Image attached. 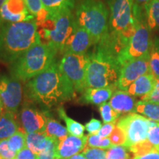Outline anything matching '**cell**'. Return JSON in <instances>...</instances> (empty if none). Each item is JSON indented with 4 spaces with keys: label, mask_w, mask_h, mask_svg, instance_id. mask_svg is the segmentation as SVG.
<instances>
[{
    "label": "cell",
    "mask_w": 159,
    "mask_h": 159,
    "mask_svg": "<svg viewBox=\"0 0 159 159\" xmlns=\"http://www.w3.org/2000/svg\"><path fill=\"white\" fill-rule=\"evenodd\" d=\"M136 100L126 91L118 90L113 94L109 104L119 114L136 112Z\"/></svg>",
    "instance_id": "e0dca14e"
},
{
    "label": "cell",
    "mask_w": 159,
    "mask_h": 159,
    "mask_svg": "<svg viewBox=\"0 0 159 159\" xmlns=\"http://www.w3.org/2000/svg\"><path fill=\"white\" fill-rule=\"evenodd\" d=\"M41 2L48 14V19L56 16L66 10L72 11L75 0H41Z\"/></svg>",
    "instance_id": "44dd1931"
},
{
    "label": "cell",
    "mask_w": 159,
    "mask_h": 159,
    "mask_svg": "<svg viewBox=\"0 0 159 159\" xmlns=\"http://www.w3.org/2000/svg\"><path fill=\"white\" fill-rule=\"evenodd\" d=\"M0 98L5 111L16 114L23 99L21 82L11 76H0Z\"/></svg>",
    "instance_id": "4fadbf2b"
},
{
    "label": "cell",
    "mask_w": 159,
    "mask_h": 159,
    "mask_svg": "<svg viewBox=\"0 0 159 159\" xmlns=\"http://www.w3.org/2000/svg\"><path fill=\"white\" fill-rule=\"evenodd\" d=\"M68 159H86V158H85V157L83 156L82 153H78V154L75 155V156H71V158H69Z\"/></svg>",
    "instance_id": "f6af8a7d"
},
{
    "label": "cell",
    "mask_w": 159,
    "mask_h": 159,
    "mask_svg": "<svg viewBox=\"0 0 159 159\" xmlns=\"http://www.w3.org/2000/svg\"><path fill=\"white\" fill-rule=\"evenodd\" d=\"M40 41L35 19L2 23L0 30V60L11 64Z\"/></svg>",
    "instance_id": "7a4b0ae2"
},
{
    "label": "cell",
    "mask_w": 159,
    "mask_h": 159,
    "mask_svg": "<svg viewBox=\"0 0 159 159\" xmlns=\"http://www.w3.org/2000/svg\"><path fill=\"white\" fill-rule=\"evenodd\" d=\"M87 136L77 137L68 135L64 139L59 142L57 148V159L69 158L78 154L86 148Z\"/></svg>",
    "instance_id": "2e32d148"
},
{
    "label": "cell",
    "mask_w": 159,
    "mask_h": 159,
    "mask_svg": "<svg viewBox=\"0 0 159 159\" xmlns=\"http://www.w3.org/2000/svg\"><path fill=\"white\" fill-rule=\"evenodd\" d=\"M44 133H33L26 134V145L30 150L39 154L47 148L53 140Z\"/></svg>",
    "instance_id": "7402d4cb"
},
{
    "label": "cell",
    "mask_w": 159,
    "mask_h": 159,
    "mask_svg": "<svg viewBox=\"0 0 159 159\" xmlns=\"http://www.w3.org/2000/svg\"><path fill=\"white\" fill-rule=\"evenodd\" d=\"M17 153L10 148L7 139L0 140V157L2 159H16Z\"/></svg>",
    "instance_id": "8d00e7d4"
},
{
    "label": "cell",
    "mask_w": 159,
    "mask_h": 159,
    "mask_svg": "<svg viewBox=\"0 0 159 159\" xmlns=\"http://www.w3.org/2000/svg\"><path fill=\"white\" fill-rule=\"evenodd\" d=\"M116 125V122H111V123H105L102 126V128L99 129V130L97 133V135L102 138H108L113 132L114 129Z\"/></svg>",
    "instance_id": "60d3db41"
},
{
    "label": "cell",
    "mask_w": 159,
    "mask_h": 159,
    "mask_svg": "<svg viewBox=\"0 0 159 159\" xmlns=\"http://www.w3.org/2000/svg\"><path fill=\"white\" fill-rule=\"evenodd\" d=\"M3 103H2V101L1 98H0V116H1L3 112Z\"/></svg>",
    "instance_id": "bcb514c9"
},
{
    "label": "cell",
    "mask_w": 159,
    "mask_h": 159,
    "mask_svg": "<svg viewBox=\"0 0 159 159\" xmlns=\"http://www.w3.org/2000/svg\"><path fill=\"white\" fill-rule=\"evenodd\" d=\"M156 150H158V152H159V145H158V146H157V147H156Z\"/></svg>",
    "instance_id": "681fc988"
},
{
    "label": "cell",
    "mask_w": 159,
    "mask_h": 159,
    "mask_svg": "<svg viewBox=\"0 0 159 159\" xmlns=\"http://www.w3.org/2000/svg\"><path fill=\"white\" fill-rule=\"evenodd\" d=\"M150 72L159 79V38L152 40L150 50Z\"/></svg>",
    "instance_id": "83f0119b"
},
{
    "label": "cell",
    "mask_w": 159,
    "mask_h": 159,
    "mask_svg": "<svg viewBox=\"0 0 159 159\" xmlns=\"http://www.w3.org/2000/svg\"><path fill=\"white\" fill-rule=\"evenodd\" d=\"M108 138L114 146H124L126 142V136L124 131L116 125Z\"/></svg>",
    "instance_id": "d590c367"
},
{
    "label": "cell",
    "mask_w": 159,
    "mask_h": 159,
    "mask_svg": "<svg viewBox=\"0 0 159 159\" xmlns=\"http://www.w3.org/2000/svg\"><path fill=\"white\" fill-rule=\"evenodd\" d=\"M59 159H67V158H59Z\"/></svg>",
    "instance_id": "f907efd6"
},
{
    "label": "cell",
    "mask_w": 159,
    "mask_h": 159,
    "mask_svg": "<svg viewBox=\"0 0 159 159\" xmlns=\"http://www.w3.org/2000/svg\"><path fill=\"white\" fill-rule=\"evenodd\" d=\"M128 151L125 146H113L107 150L106 159H131Z\"/></svg>",
    "instance_id": "d6a6232c"
},
{
    "label": "cell",
    "mask_w": 159,
    "mask_h": 159,
    "mask_svg": "<svg viewBox=\"0 0 159 159\" xmlns=\"http://www.w3.org/2000/svg\"><path fill=\"white\" fill-rule=\"evenodd\" d=\"M89 55L65 54L58 63L59 69L74 86L75 91L83 93L87 89L86 71Z\"/></svg>",
    "instance_id": "9c48e42d"
},
{
    "label": "cell",
    "mask_w": 159,
    "mask_h": 159,
    "mask_svg": "<svg viewBox=\"0 0 159 159\" xmlns=\"http://www.w3.org/2000/svg\"><path fill=\"white\" fill-rule=\"evenodd\" d=\"M44 134L47 136L56 139L59 142L62 141L69 135L66 128L50 116H49L47 119Z\"/></svg>",
    "instance_id": "cb8c5ba5"
},
{
    "label": "cell",
    "mask_w": 159,
    "mask_h": 159,
    "mask_svg": "<svg viewBox=\"0 0 159 159\" xmlns=\"http://www.w3.org/2000/svg\"><path fill=\"white\" fill-rule=\"evenodd\" d=\"M77 21L71 10H66L56 16L45 20L38 27L43 43L50 47L55 52H61L66 41L74 30Z\"/></svg>",
    "instance_id": "8992f818"
},
{
    "label": "cell",
    "mask_w": 159,
    "mask_h": 159,
    "mask_svg": "<svg viewBox=\"0 0 159 159\" xmlns=\"http://www.w3.org/2000/svg\"><path fill=\"white\" fill-rule=\"evenodd\" d=\"M99 113L102 117L103 122L111 123L116 122V120L120 116V114L115 111L111 105L108 102H104L101 104L99 107Z\"/></svg>",
    "instance_id": "4dcf8cb0"
},
{
    "label": "cell",
    "mask_w": 159,
    "mask_h": 159,
    "mask_svg": "<svg viewBox=\"0 0 159 159\" xmlns=\"http://www.w3.org/2000/svg\"><path fill=\"white\" fill-rule=\"evenodd\" d=\"M49 116L48 111L39 110L29 100L24 102L20 112V120L26 134L44 133Z\"/></svg>",
    "instance_id": "8fae6325"
},
{
    "label": "cell",
    "mask_w": 159,
    "mask_h": 159,
    "mask_svg": "<svg viewBox=\"0 0 159 159\" xmlns=\"http://www.w3.org/2000/svg\"><path fill=\"white\" fill-rule=\"evenodd\" d=\"M0 159H2V158H1V157H0Z\"/></svg>",
    "instance_id": "816d5d0a"
},
{
    "label": "cell",
    "mask_w": 159,
    "mask_h": 159,
    "mask_svg": "<svg viewBox=\"0 0 159 159\" xmlns=\"http://www.w3.org/2000/svg\"><path fill=\"white\" fill-rule=\"evenodd\" d=\"M150 72V52L139 58L125 63L121 68L120 74L116 83L119 90L127 91L128 87L137 79Z\"/></svg>",
    "instance_id": "7c38bea8"
},
{
    "label": "cell",
    "mask_w": 159,
    "mask_h": 159,
    "mask_svg": "<svg viewBox=\"0 0 159 159\" xmlns=\"http://www.w3.org/2000/svg\"><path fill=\"white\" fill-rule=\"evenodd\" d=\"M121 66L116 60L96 49L89 54L86 71L88 88H105L116 84L120 74Z\"/></svg>",
    "instance_id": "5b68a950"
},
{
    "label": "cell",
    "mask_w": 159,
    "mask_h": 159,
    "mask_svg": "<svg viewBox=\"0 0 159 159\" xmlns=\"http://www.w3.org/2000/svg\"><path fill=\"white\" fill-rule=\"evenodd\" d=\"M75 88L55 62L45 71L26 83V98L39 105L43 110L49 109L75 96Z\"/></svg>",
    "instance_id": "6da1fadb"
},
{
    "label": "cell",
    "mask_w": 159,
    "mask_h": 159,
    "mask_svg": "<svg viewBox=\"0 0 159 159\" xmlns=\"http://www.w3.org/2000/svg\"><path fill=\"white\" fill-rule=\"evenodd\" d=\"M148 140L153 146L157 147L159 145V123L155 125L154 127L150 128L148 132Z\"/></svg>",
    "instance_id": "f35d334b"
},
{
    "label": "cell",
    "mask_w": 159,
    "mask_h": 159,
    "mask_svg": "<svg viewBox=\"0 0 159 159\" xmlns=\"http://www.w3.org/2000/svg\"><path fill=\"white\" fill-rule=\"evenodd\" d=\"M57 53L42 41L37 43L11 63V76L20 82H28L45 71L55 61Z\"/></svg>",
    "instance_id": "3957f363"
},
{
    "label": "cell",
    "mask_w": 159,
    "mask_h": 159,
    "mask_svg": "<svg viewBox=\"0 0 159 159\" xmlns=\"http://www.w3.org/2000/svg\"><path fill=\"white\" fill-rule=\"evenodd\" d=\"M26 133L21 130H18L14 135L7 139L10 148L14 152H18L27 147L26 145Z\"/></svg>",
    "instance_id": "f1b7e54d"
},
{
    "label": "cell",
    "mask_w": 159,
    "mask_h": 159,
    "mask_svg": "<svg viewBox=\"0 0 159 159\" xmlns=\"http://www.w3.org/2000/svg\"><path fill=\"white\" fill-rule=\"evenodd\" d=\"M5 2L6 0H0V9H1V7H2V5L5 4Z\"/></svg>",
    "instance_id": "7dc6e473"
},
{
    "label": "cell",
    "mask_w": 159,
    "mask_h": 159,
    "mask_svg": "<svg viewBox=\"0 0 159 159\" xmlns=\"http://www.w3.org/2000/svg\"><path fill=\"white\" fill-rule=\"evenodd\" d=\"M136 33L117 59L121 68L129 61L139 58L150 52L152 40L151 39L150 30L147 24V19L136 20Z\"/></svg>",
    "instance_id": "ba28073f"
},
{
    "label": "cell",
    "mask_w": 159,
    "mask_h": 159,
    "mask_svg": "<svg viewBox=\"0 0 159 159\" xmlns=\"http://www.w3.org/2000/svg\"><path fill=\"white\" fill-rule=\"evenodd\" d=\"M16 159H37V154L26 147L18 152Z\"/></svg>",
    "instance_id": "b9f144b4"
},
{
    "label": "cell",
    "mask_w": 159,
    "mask_h": 159,
    "mask_svg": "<svg viewBox=\"0 0 159 159\" xmlns=\"http://www.w3.org/2000/svg\"><path fill=\"white\" fill-rule=\"evenodd\" d=\"M59 141L53 139L43 151L37 154V159H57V148Z\"/></svg>",
    "instance_id": "836d02e7"
},
{
    "label": "cell",
    "mask_w": 159,
    "mask_h": 159,
    "mask_svg": "<svg viewBox=\"0 0 159 159\" xmlns=\"http://www.w3.org/2000/svg\"><path fill=\"white\" fill-rule=\"evenodd\" d=\"M0 19L2 23H16L35 18L30 13L25 0H6L0 9Z\"/></svg>",
    "instance_id": "9a60e30c"
},
{
    "label": "cell",
    "mask_w": 159,
    "mask_h": 159,
    "mask_svg": "<svg viewBox=\"0 0 159 159\" xmlns=\"http://www.w3.org/2000/svg\"><path fill=\"white\" fill-rule=\"evenodd\" d=\"M128 150L134 154V157L144 156L152 151L157 150L156 147L153 146L148 140L133 145L128 148Z\"/></svg>",
    "instance_id": "1f68e13d"
},
{
    "label": "cell",
    "mask_w": 159,
    "mask_h": 159,
    "mask_svg": "<svg viewBox=\"0 0 159 159\" xmlns=\"http://www.w3.org/2000/svg\"><path fill=\"white\" fill-rule=\"evenodd\" d=\"M136 112L144 115L148 119L159 123V103L139 101L136 103Z\"/></svg>",
    "instance_id": "d4e9b609"
},
{
    "label": "cell",
    "mask_w": 159,
    "mask_h": 159,
    "mask_svg": "<svg viewBox=\"0 0 159 159\" xmlns=\"http://www.w3.org/2000/svg\"><path fill=\"white\" fill-rule=\"evenodd\" d=\"M102 126V122L98 119H91L89 122L85 124V129L89 134H97Z\"/></svg>",
    "instance_id": "ab89813d"
},
{
    "label": "cell",
    "mask_w": 159,
    "mask_h": 159,
    "mask_svg": "<svg viewBox=\"0 0 159 159\" xmlns=\"http://www.w3.org/2000/svg\"><path fill=\"white\" fill-rule=\"evenodd\" d=\"M147 24L150 30H159V0H152L145 8Z\"/></svg>",
    "instance_id": "484cf974"
},
{
    "label": "cell",
    "mask_w": 159,
    "mask_h": 159,
    "mask_svg": "<svg viewBox=\"0 0 159 159\" xmlns=\"http://www.w3.org/2000/svg\"><path fill=\"white\" fill-rule=\"evenodd\" d=\"M108 5L110 14L108 32L122 35L130 41L136 30L134 0H108Z\"/></svg>",
    "instance_id": "52a82bcc"
},
{
    "label": "cell",
    "mask_w": 159,
    "mask_h": 159,
    "mask_svg": "<svg viewBox=\"0 0 159 159\" xmlns=\"http://www.w3.org/2000/svg\"><path fill=\"white\" fill-rule=\"evenodd\" d=\"M116 89V84L105 88H88L83 92L80 102L100 105L111 98Z\"/></svg>",
    "instance_id": "ac0fdd59"
},
{
    "label": "cell",
    "mask_w": 159,
    "mask_h": 159,
    "mask_svg": "<svg viewBox=\"0 0 159 159\" xmlns=\"http://www.w3.org/2000/svg\"><path fill=\"white\" fill-rule=\"evenodd\" d=\"M82 154L86 159H106L107 151L99 148L86 147L83 150Z\"/></svg>",
    "instance_id": "e575fe53"
},
{
    "label": "cell",
    "mask_w": 159,
    "mask_h": 159,
    "mask_svg": "<svg viewBox=\"0 0 159 159\" xmlns=\"http://www.w3.org/2000/svg\"><path fill=\"white\" fill-rule=\"evenodd\" d=\"M57 113H58L59 116L65 122L66 128L69 135L77 137L84 136V131L85 130V126L67 116L65 109L63 106H60L57 108Z\"/></svg>",
    "instance_id": "603a6c76"
},
{
    "label": "cell",
    "mask_w": 159,
    "mask_h": 159,
    "mask_svg": "<svg viewBox=\"0 0 159 159\" xmlns=\"http://www.w3.org/2000/svg\"><path fill=\"white\" fill-rule=\"evenodd\" d=\"M19 130L16 113L4 111L0 116V140L7 139Z\"/></svg>",
    "instance_id": "ffe728a7"
},
{
    "label": "cell",
    "mask_w": 159,
    "mask_h": 159,
    "mask_svg": "<svg viewBox=\"0 0 159 159\" xmlns=\"http://www.w3.org/2000/svg\"><path fill=\"white\" fill-rule=\"evenodd\" d=\"M157 79L151 72L144 75L133 83L126 91L133 97H143L153 90Z\"/></svg>",
    "instance_id": "d6986e66"
},
{
    "label": "cell",
    "mask_w": 159,
    "mask_h": 159,
    "mask_svg": "<svg viewBox=\"0 0 159 159\" xmlns=\"http://www.w3.org/2000/svg\"><path fill=\"white\" fill-rule=\"evenodd\" d=\"M114 145L111 144L109 138H102L97 134H89V136H87L86 147L109 150Z\"/></svg>",
    "instance_id": "f546056e"
},
{
    "label": "cell",
    "mask_w": 159,
    "mask_h": 159,
    "mask_svg": "<svg viewBox=\"0 0 159 159\" xmlns=\"http://www.w3.org/2000/svg\"><path fill=\"white\" fill-rule=\"evenodd\" d=\"M152 1V0H134V2L135 5L138 6L140 8L145 11V8L150 5Z\"/></svg>",
    "instance_id": "ee69618b"
},
{
    "label": "cell",
    "mask_w": 159,
    "mask_h": 159,
    "mask_svg": "<svg viewBox=\"0 0 159 159\" xmlns=\"http://www.w3.org/2000/svg\"><path fill=\"white\" fill-rule=\"evenodd\" d=\"M93 44L95 43L90 33L77 23L61 52L63 55L85 53Z\"/></svg>",
    "instance_id": "5bb4252c"
},
{
    "label": "cell",
    "mask_w": 159,
    "mask_h": 159,
    "mask_svg": "<svg viewBox=\"0 0 159 159\" xmlns=\"http://www.w3.org/2000/svg\"><path fill=\"white\" fill-rule=\"evenodd\" d=\"M77 25L86 30L97 44L108 31L109 12L100 0H82L75 11Z\"/></svg>",
    "instance_id": "277c9868"
},
{
    "label": "cell",
    "mask_w": 159,
    "mask_h": 159,
    "mask_svg": "<svg viewBox=\"0 0 159 159\" xmlns=\"http://www.w3.org/2000/svg\"><path fill=\"white\" fill-rule=\"evenodd\" d=\"M142 100L145 102L159 103V79L157 80L153 90L151 91L150 94L142 97Z\"/></svg>",
    "instance_id": "74e56055"
},
{
    "label": "cell",
    "mask_w": 159,
    "mask_h": 159,
    "mask_svg": "<svg viewBox=\"0 0 159 159\" xmlns=\"http://www.w3.org/2000/svg\"><path fill=\"white\" fill-rule=\"evenodd\" d=\"M30 13L33 16L37 25H40L47 19L48 14L45 11L41 0H25Z\"/></svg>",
    "instance_id": "4316f807"
},
{
    "label": "cell",
    "mask_w": 159,
    "mask_h": 159,
    "mask_svg": "<svg viewBox=\"0 0 159 159\" xmlns=\"http://www.w3.org/2000/svg\"><path fill=\"white\" fill-rule=\"evenodd\" d=\"M134 159H159V152L158 150H155L144 156L134 157Z\"/></svg>",
    "instance_id": "7bdbcfd3"
},
{
    "label": "cell",
    "mask_w": 159,
    "mask_h": 159,
    "mask_svg": "<svg viewBox=\"0 0 159 159\" xmlns=\"http://www.w3.org/2000/svg\"><path fill=\"white\" fill-rule=\"evenodd\" d=\"M116 126L124 131L126 136L124 146L128 148L148 139L150 128V119L131 113L119 119L116 122Z\"/></svg>",
    "instance_id": "30bf717a"
},
{
    "label": "cell",
    "mask_w": 159,
    "mask_h": 159,
    "mask_svg": "<svg viewBox=\"0 0 159 159\" xmlns=\"http://www.w3.org/2000/svg\"><path fill=\"white\" fill-rule=\"evenodd\" d=\"M2 21L1 19H0V30H1V27H2Z\"/></svg>",
    "instance_id": "c3c4849f"
}]
</instances>
